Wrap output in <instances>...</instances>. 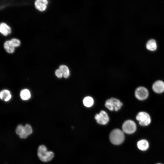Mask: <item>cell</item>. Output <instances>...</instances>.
Returning <instances> with one entry per match:
<instances>
[{"instance_id": "cell-1", "label": "cell", "mask_w": 164, "mask_h": 164, "mask_svg": "<svg viewBox=\"0 0 164 164\" xmlns=\"http://www.w3.org/2000/svg\"><path fill=\"white\" fill-rule=\"evenodd\" d=\"M109 138L111 142L115 145H119L124 142L125 135L124 132L119 129H115L110 133Z\"/></svg>"}, {"instance_id": "cell-2", "label": "cell", "mask_w": 164, "mask_h": 164, "mask_svg": "<svg viewBox=\"0 0 164 164\" xmlns=\"http://www.w3.org/2000/svg\"><path fill=\"white\" fill-rule=\"evenodd\" d=\"M38 156L42 161L47 162L51 160L54 157L53 153L51 151H48L46 147L43 145H40L38 149Z\"/></svg>"}, {"instance_id": "cell-3", "label": "cell", "mask_w": 164, "mask_h": 164, "mask_svg": "<svg viewBox=\"0 0 164 164\" xmlns=\"http://www.w3.org/2000/svg\"><path fill=\"white\" fill-rule=\"evenodd\" d=\"M136 120L139 121V124L142 126H146L151 123V119L149 114L144 111L139 112L137 115Z\"/></svg>"}, {"instance_id": "cell-4", "label": "cell", "mask_w": 164, "mask_h": 164, "mask_svg": "<svg viewBox=\"0 0 164 164\" xmlns=\"http://www.w3.org/2000/svg\"><path fill=\"white\" fill-rule=\"evenodd\" d=\"M122 129L123 132L126 134H132L136 129V125L134 121L131 120H128L123 123Z\"/></svg>"}, {"instance_id": "cell-5", "label": "cell", "mask_w": 164, "mask_h": 164, "mask_svg": "<svg viewBox=\"0 0 164 164\" xmlns=\"http://www.w3.org/2000/svg\"><path fill=\"white\" fill-rule=\"evenodd\" d=\"M135 97L138 100L142 101L146 99L149 96L148 90L143 87H139L135 90Z\"/></svg>"}, {"instance_id": "cell-6", "label": "cell", "mask_w": 164, "mask_h": 164, "mask_svg": "<svg viewBox=\"0 0 164 164\" xmlns=\"http://www.w3.org/2000/svg\"><path fill=\"white\" fill-rule=\"evenodd\" d=\"M95 118L98 124L102 125L107 124L109 120L107 113L103 110L101 111L99 114H96Z\"/></svg>"}, {"instance_id": "cell-7", "label": "cell", "mask_w": 164, "mask_h": 164, "mask_svg": "<svg viewBox=\"0 0 164 164\" xmlns=\"http://www.w3.org/2000/svg\"><path fill=\"white\" fill-rule=\"evenodd\" d=\"M153 91L157 94H160L164 91V82L161 80L155 81L152 85Z\"/></svg>"}, {"instance_id": "cell-8", "label": "cell", "mask_w": 164, "mask_h": 164, "mask_svg": "<svg viewBox=\"0 0 164 164\" xmlns=\"http://www.w3.org/2000/svg\"><path fill=\"white\" fill-rule=\"evenodd\" d=\"M48 3L46 0H37L35 2V5L37 9L43 11L46 9Z\"/></svg>"}, {"instance_id": "cell-9", "label": "cell", "mask_w": 164, "mask_h": 164, "mask_svg": "<svg viewBox=\"0 0 164 164\" xmlns=\"http://www.w3.org/2000/svg\"><path fill=\"white\" fill-rule=\"evenodd\" d=\"M146 47L149 50L151 51L155 50L157 47L156 41L154 39H150L148 40L146 44Z\"/></svg>"}, {"instance_id": "cell-10", "label": "cell", "mask_w": 164, "mask_h": 164, "mask_svg": "<svg viewBox=\"0 0 164 164\" xmlns=\"http://www.w3.org/2000/svg\"><path fill=\"white\" fill-rule=\"evenodd\" d=\"M0 32L4 36H7L11 32L10 27L5 23L2 22L0 25Z\"/></svg>"}, {"instance_id": "cell-11", "label": "cell", "mask_w": 164, "mask_h": 164, "mask_svg": "<svg viewBox=\"0 0 164 164\" xmlns=\"http://www.w3.org/2000/svg\"><path fill=\"white\" fill-rule=\"evenodd\" d=\"M137 146L140 150L142 151H145L148 148L149 144L146 140L142 139L138 142Z\"/></svg>"}, {"instance_id": "cell-12", "label": "cell", "mask_w": 164, "mask_h": 164, "mask_svg": "<svg viewBox=\"0 0 164 164\" xmlns=\"http://www.w3.org/2000/svg\"><path fill=\"white\" fill-rule=\"evenodd\" d=\"M11 97L10 91L8 90H4L0 92V98L5 101H9L11 98Z\"/></svg>"}, {"instance_id": "cell-13", "label": "cell", "mask_w": 164, "mask_h": 164, "mask_svg": "<svg viewBox=\"0 0 164 164\" xmlns=\"http://www.w3.org/2000/svg\"><path fill=\"white\" fill-rule=\"evenodd\" d=\"M110 99L115 111H117L121 108L123 104L119 100L113 97L110 98Z\"/></svg>"}, {"instance_id": "cell-14", "label": "cell", "mask_w": 164, "mask_h": 164, "mask_svg": "<svg viewBox=\"0 0 164 164\" xmlns=\"http://www.w3.org/2000/svg\"><path fill=\"white\" fill-rule=\"evenodd\" d=\"M24 126L22 125H18L15 130V132L17 134L19 135V137L22 138H25L28 135L24 132Z\"/></svg>"}, {"instance_id": "cell-15", "label": "cell", "mask_w": 164, "mask_h": 164, "mask_svg": "<svg viewBox=\"0 0 164 164\" xmlns=\"http://www.w3.org/2000/svg\"><path fill=\"white\" fill-rule=\"evenodd\" d=\"M4 47L6 51L8 53H12L14 51L15 47L10 40L6 41L4 43Z\"/></svg>"}, {"instance_id": "cell-16", "label": "cell", "mask_w": 164, "mask_h": 164, "mask_svg": "<svg viewBox=\"0 0 164 164\" xmlns=\"http://www.w3.org/2000/svg\"><path fill=\"white\" fill-rule=\"evenodd\" d=\"M21 99L24 100L29 99L31 97L30 91L27 89H24L21 91L20 93Z\"/></svg>"}, {"instance_id": "cell-17", "label": "cell", "mask_w": 164, "mask_h": 164, "mask_svg": "<svg viewBox=\"0 0 164 164\" xmlns=\"http://www.w3.org/2000/svg\"><path fill=\"white\" fill-rule=\"evenodd\" d=\"M94 101L93 98L90 96H87L84 98L83 100L84 105L87 107H90L93 104Z\"/></svg>"}, {"instance_id": "cell-18", "label": "cell", "mask_w": 164, "mask_h": 164, "mask_svg": "<svg viewBox=\"0 0 164 164\" xmlns=\"http://www.w3.org/2000/svg\"><path fill=\"white\" fill-rule=\"evenodd\" d=\"M59 69L63 73V76L65 78L68 77L70 75V72L68 67L65 65H62L60 66Z\"/></svg>"}, {"instance_id": "cell-19", "label": "cell", "mask_w": 164, "mask_h": 164, "mask_svg": "<svg viewBox=\"0 0 164 164\" xmlns=\"http://www.w3.org/2000/svg\"><path fill=\"white\" fill-rule=\"evenodd\" d=\"M24 132L28 136L32 134V130L31 126L28 124L25 125L24 128Z\"/></svg>"}, {"instance_id": "cell-20", "label": "cell", "mask_w": 164, "mask_h": 164, "mask_svg": "<svg viewBox=\"0 0 164 164\" xmlns=\"http://www.w3.org/2000/svg\"><path fill=\"white\" fill-rule=\"evenodd\" d=\"M105 105L106 108H108L109 110L113 111L114 110V108L110 99H108L106 101Z\"/></svg>"}, {"instance_id": "cell-21", "label": "cell", "mask_w": 164, "mask_h": 164, "mask_svg": "<svg viewBox=\"0 0 164 164\" xmlns=\"http://www.w3.org/2000/svg\"><path fill=\"white\" fill-rule=\"evenodd\" d=\"M10 41L14 47L18 46L20 45V41L17 39L13 38Z\"/></svg>"}, {"instance_id": "cell-22", "label": "cell", "mask_w": 164, "mask_h": 164, "mask_svg": "<svg viewBox=\"0 0 164 164\" xmlns=\"http://www.w3.org/2000/svg\"><path fill=\"white\" fill-rule=\"evenodd\" d=\"M55 73L56 77L59 78H61L63 76V73L59 69L56 70Z\"/></svg>"}, {"instance_id": "cell-23", "label": "cell", "mask_w": 164, "mask_h": 164, "mask_svg": "<svg viewBox=\"0 0 164 164\" xmlns=\"http://www.w3.org/2000/svg\"><path fill=\"white\" fill-rule=\"evenodd\" d=\"M161 164L159 163V164Z\"/></svg>"}]
</instances>
